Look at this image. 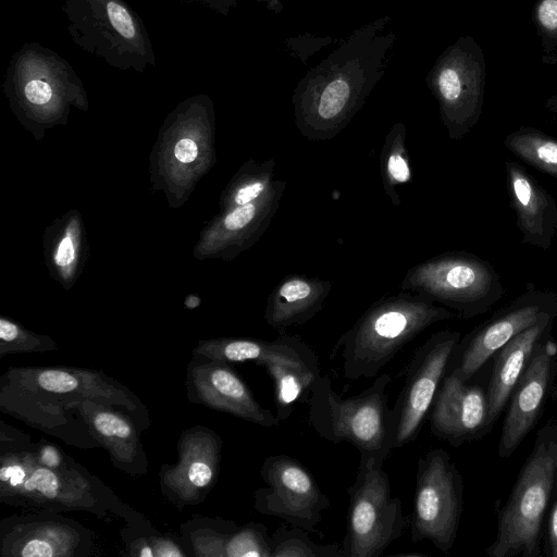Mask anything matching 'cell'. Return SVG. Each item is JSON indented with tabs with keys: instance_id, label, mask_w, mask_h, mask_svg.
<instances>
[{
	"instance_id": "6da1fadb",
	"label": "cell",
	"mask_w": 557,
	"mask_h": 557,
	"mask_svg": "<svg viewBox=\"0 0 557 557\" xmlns=\"http://www.w3.org/2000/svg\"><path fill=\"white\" fill-rule=\"evenodd\" d=\"M89 399L127 412L143 430L150 425L141 400L97 370L12 367L0 377L1 412L82 448L100 447L77 414L78 406Z\"/></svg>"
},
{
	"instance_id": "7a4b0ae2",
	"label": "cell",
	"mask_w": 557,
	"mask_h": 557,
	"mask_svg": "<svg viewBox=\"0 0 557 557\" xmlns=\"http://www.w3.org/2000/svg\"><path fill=\"white\" fill-rule=\"evenodd\" d=\"M389 21L382 16L357 28L300 78L292 95L300 135L330 140L362 109L386 72L396 40Z\"/></svg>"
},
{
	"instance_id": "3957f363",
	"label": "cell",
	"mask_w": 557,
	"mask_h": 557,
	"mask_svg": "<svg viewBox=\"0 0 557 557\" xmlns=\"http://www.w3.org/2000/svg\"><path fill=\"white\" fill-rule=\"evenodd\" d=\"M458 318L424 295L400 290L375 300L337 339L343 375L348 380L370 379L413 338L431 325Z\"/></svg>"
},
{
	"instance_id": "277c9868",
	"label": "cell",
	"mask_w": 557,
	"mask_h": 557,
	"mask_svg": "<svg viewBox=\"0 0 557 557\" xmlns=\"http://www.w3.org/2000/svg\"><path fill=\"white\" fill-rule=\"evenodd\" d=\"M35 443L0 449V502L53 512L87 511L123 517L126 506L113 491L76 461L62 470L40 465Z\"/></svg>"
},
{
	"instance_id": "5b68a950",
	"label": "cell",
	"mask_w": 557,
	"mask_h": 557,
	"mask_svg": "<svg viewBox=\"0 0 557 557\" xmlns=\"http://www.w3.org/2000/svg\"><path fill=\"white\" fill-rule=\"evenodd\" d=\"M557 490V421L539 430L534 445L498 515L490 557H536L543 523Z\"/></svg>"
},
{
	"instance_id": "8992f818",
	"label": "cell",
	"mask_w": 557,
	"mask_h": 557,
	"mask_svg": "<svg viewBox=\"0 0 557 557\" xmlns=\"http://www.w3.org/2000/svg\"><path fill=\"white\" fill-rule=\"evenodd\" d=\"M389 373L380 374L361 393L341 397L326 374L313 383L309 395L308 421L322 438L339 444L347 442L360 455L384 462L392 453L388 446L389 412L387 387Z\"/></svg>"
},
{
	"instance_id": "52a82bcc",
	"label": "cell",
	"mask_w": 557,
	"mask_h": 557,
	"mask_svg": "<svg viewBox=\"0 0 557 557\" xmlns=\"http://www.w3.org/2000/svg\"><path fill=\"white\" fill-rule=\"evenodd\" d=\"M76 47L113 69L144 73L156 55L141 17L125 0H63Z\"/></svg>"
},
{
	"instance_id": "ba28073f",
	"label": "cell",
	"mask_w": 557,
	"mask_h": 557,
	"mask_svg": "<svg viewBox=\"0 0 557 557\" xmlns=\"http://www.w3.org/2000/svg\"><path fill=\"white\" fill-rule=\"evenodd\" d=\"M399 288L424 295L463 319L486 313L505 295L493 264L462 250L444 252L412 265Z\"/></svg>"
},
{
	"instance_id": "9c48e42d",
	"label": "cell",
	"mask_w": 557,
	"mask_h": 557,
	"mask_svg": "<svg viewBox=\"0 0 557 557\" xmlns=\"http://www.w3.org/2000/svg\"><path fill=\"white\" fill-rule=\"evenodd\" d=\"M381 460L360 455L355 482L348 488L344 557H380L406 528L401 500L393 497Z\"/></svg>"
},
{
	"instance_id": "30bf717a",
	"label": "cell",
	"mask_w": 557,
	"mask_h": 557,
	"mask_svg": "<svg viewBox=\"0 0 557 557\" xmlns=\"http://www.w3.org/2000/svg\"><path fill=\"white\" fill-rule=\"evenodd\" d=\"M425 82L449 139L460 140L482 114L486 63L481 46L470 35L458 37L437 57Z\"/></svg>"
},
{
	"instance_id": "8fae6325",
	"label": "cell",
	"mask_w": 557,
	"mask_h": 557,
	"mask_svg": "<svg viewBox=\"0 0 557 557\" xmlns=\"http://www.w3.org/2000/svg\"><path fill=\"white\" fill-rule=\"evenodd\" d=\"M463 507L462 478L449 454L431 449L417 465L410 534L447 554L457 537Z\"/></svg>"
},
{
	"instance_id": "7c38bea8",
	"label": "cell",
	"mask_w": 557,
	"mask_h": 557,
	"mask_svg": "<svg viewBox=\"0 0 557 557\" xmlns=\"http://www.w3.org/2000/svg\"><path fill=\"white\" fill-rule=\"evenodd\" d=\"M460 339L458 331L442 330L433 333L414 351L405 383L389 412L391 450L408 445L418 437Z\"/></svg>"
},
{
	"instance_id": "4fadbf2b",
	"label": "cell",
	"mask_w": 557,
	"mask_h": 557,
	"mask_svg": "<svg viewBox=\"0 0 557 557\" xmlns=\"http://www.w3.org/2000/svg\"><path fill=\"white\" fill-rule=\"evenodd\" d=\"M548 315L557 317V294L528 288L460 339L446 373L470 381L504 345Z\"/></svg>"
},
{
	"instance_id": "5bb4252c",
	"label": "cell",
	"mask_w": 557,
	"mask_h": 557,
	"mask_svg": "<svg viewBox=\"0 0 557 557\" xmlns=\"http://www.w3.org/2000/svg\"><path fill=\"white\" fill-rule=\"evenodd\" d=\"M260 474L267 486L253 493L256 510L317 532L322 512L331 503L311 472L299 460L278 454L263 460Z\"/></svg>"
},
{
	"instance_id": "9a60e30c",
	"label": "cell",
	"mask_w": 557,
	"mask_h": 557,
	"mask_svg": "<svg viewBox=\"0 0 557 557\" xmlns=\"http://www.w3.org/2000/svg\"><path fill=\"white\" fill-rule=\"evenodd\" d=\"M4 90L33 110L57 103L81 102L85 91L73 66L38 42H25L13 53L5 71Z\"/></svg>"
},
{
	"instance_id": "2e32d148",
	"label": "cell",
	"mask_w": 557,
	"mask_h": 557,
	"mask_svg": "<svg viewBox=\"0 0 557 557\" xmlns=\"http://www.w3.org/2000/svg\"><path fill=\"white\" fill-rule=\"evenodd\" d=\"M94 533L61 515L39 510L0 521L1 557H87Z\"/></svg>"
},
{
	"instance_id": "e0dca14e",
	"label": "cell",
	"mask_w": 557,
	"mask_h": 557,
	"mask_svg": "<svg viewBox=\"0 0 557 557\" xmlns=\"http://www.w3.org/2000/svg\"><path fill=\"white\" fill-rule=\"evenodd\" d=\"M221 451L222 440L213 430L202 425L185 430L177 443V462L160 469L163 496L180 510L201 504L218 481Z\"/></svg>"
},
{
	"instance_id": "ac0fdd59",
	"label": "cell",
	"mask_w": 557,
	"mask_h": 557,
	"mask_svg": "<svg viewBox=\"0 0 557 557\" xmlns=\"http://www.w3.org/2000/svg\"><path fill=\"white\" fill-rule=\"evenodd\" d=\"M189 403L232 414L264 428H275L281 420L255 398L248 385L228 362L191 358L186 369Z\"/></svg>"
},
{
	"instance_id": "d6986e66",
	"label": "cell",
	"mask_w": 557,
	"mask_h": 557,
	"mask_svg": "<svg viewBox=\"0 0 557 557\" xmlns=\"http://www.w3.org/2000/svg\"><path fill=\"white\" fill-rule=\"evenodd\" d=\"M557 360L550 334L537 346L509 397L498 444V456H511L536 423L549 393Z\"/></svg>"
},
{
	"instance_id": "ffe728a7",
	"label": "cell",
	"mask_w": 557,
	"mask_h": 557,
	"mask_svg": "<svg viewBox=\"0 0 557 557\" xmlns=\"http://www.w3.org/2000/svg\"><path fill=\"white\" fill-rule=\"evenodd\" d=\"M469 382L445 373L431 407L432 434L455 447L486 433V392Z\"/></svg>"
},
{
	"instance_id": "44dd1931",
	"label": "cell",
	"mask_w": 557,
	"mask_h": 557,
	"mask_svg": "<svg viewBox=\"0 0 557 557\" xmlns=\"http://www.w3.org/2000/svg\"><path fill=\"white\" fill-rule=\"evenodd\" d=\"M81 421L110 456L119 470L140 475L148 472V458L140 440L143 431L127 412L95 400H85L77 408Z\"/></svg>"
},
{
	"instance_id": "7402d4cb",
	"label": "cell",
	"mask_w": 557,
	"mask_h": 557,
	"mask_svg": "<svg viewBox=\"0 0 557 557\" xmlns=\"http://www.w3.org/2000/svg\"><path fill=\"white\" fill-rule=\"evenodd\" d=\"M510 207L517 216L521 242L547 250L557 233V203L519 163L505 162Z\"/></svg>"
},
{
	"instance_id": "603a6c76",
	"label": "cell",
	"mask_w": 557,
	"mask_h": 557,
	"mask_svg": "<svg viewBox=\"0 0 557 557\" xmlns=\"http://www.w3.org/2000/svg\"><path fill=\"white\" fill-rule=\"evenodd\" d=\"M191 355L228 363L252 361L262 367L282 363L320 369L314 350L299 336L287 334H281L273 341L235 337L203 341Z\"/></svg>"
},
{
	"instance_id": "cb8c5ba5",
	"label": "cell",
	"mask_w": 557,
	"mask_h": 557,
	"mask_svg": "<svg viewBox=\"0 0 557 557\" xmlns=\"http://www.w3.org/2000/svg\"><path fill=\"white\" fill-rule=\"evenodd\" d=\"M557 317L548 315L516 335L495 355L486 389V432L493 426L509 400L537 346L550 334Z\"/></svg>"
},
{
	"instance_id": "d4e9b609",
	"label": "cell",
	"mask_w": 557,
	"mask_h": 557,
	"mask_svg": "<svg viewBox=\"0 0 557 557\" xmlns=\"http://www.w3.org/2000/svg\"><path fill=\"white\" fill-rule=\"evenodd\" d=\"M332 282L305 274H288L272 289L267 299L264 320L280 332L310 321L323 308Z\"/></svg>"
},
{
	"instance_id": "484cf974",
	"label": "cell",
	"mask_w": 557,
	"mask_h": 557,
	"mask_svg": "<svg viewBox=\"0 0 557 557\" xmlns=\"http://www.w3.org/2000/svg\"><path fill=\"white\" fill-rule=\"evenodd\" d=\"M380 174L386 196L395 207L401 203L397 188L411 181V166L407 149V127L396 122L387 132L381 153Z\"/></svg>"
},
{
	"instance_id": "4316f807",
	"label": "cell",
	"mask_w": 557,
	"mask_h": 557,
	"mask_svg": "<svg viewBox=\"0 0 557 557\" xmlns=\"http://www.w3.org/2000/svg\"><path fill=\"white\" fill-rule=\"evenodd\" d=\"M273 382L276 417L286 420L297 401L309 394L313 383L321 375L320 369H309L282 363L263 367Z\"/></svg>"
},
{
	"instance_id": "83f0119b",
	"label": "cell",
	"mask_w": 557,
	"mask_h": 557,
	"mask_svg": "<svg viewBox=\"0 0 557 557\" xmlns=\"http://www.w3.org/2000/svg\"><path fill=\"white\" fill-rule=\"evenodd\" d=\"M504 145L529 165L557 176V138L541 129L521 126L505 137Z\"/></svg>"
},
{
	"instance_id": "f1b7e54d",
	"label": "cell",
	"mask_w": 557,
	"mask_h": 557,
	"mask_svg": "<svg viewBox=\"0 0 557 557\" xmlns=\"http://www.w3.org/2000/svg\"><path fill=\"white\" fill-rule=\"evenodd\" d=\"M234 521L197 518L182 524L184 546L196 557H225V549L238 529Z\"/></svg>"
},
{
	"instance_id": "f546056e",
	"label": "cell",
	"mask_w": 557,
	"mask_h": 557,
	"mask_svg": "<svg viewBox=\"0 0 557 557\" xmlns=\"http://www.w3.org/2000/svg\"><path fill=\"white\" fill-rule=\"evenodd\" d=\"M272 557H344L337 543L318 544L301 528L280 525L272 534Z\"/></svg>"
},
{
	"instance_id": "4dcf8cb0",
	"label": "cell",
	"mask_w": 557,
	"mask_h": 557,
	"mask_svg": "<svg viewBox=\"0 0 557 557\" xmlns=\"http://www.w3.org/2000/svg\"><path fill=\"white\" fill-rule=\"evenodd\" d=\"M274 159L251 161L244 169L239 183L234 187L232 205L235 207L253 202L263 197L275 184Z\"/></svg>"
},
{
	"instance_id": "1f68e13d",
	"label": "cell",
	"mask_w": 557,
	"mask_h": 557,
	"mask_svg": "<svg viewBox=\"0 0 557 557\" xmlns=\"http://www.w3.org/2000/svg\"><path fill=\"white\" fill-rule=\"evenodd\" d=\"M225 557H272V541L265 525L247 522L230 539Z\"/></svg>"
},
{
	"instance_id": "d6a6232c",
	"label": "cell",
	"mask_w": 557,
	"mask_h": 557,
	"mask_svg": "<svg viewBox=\"0 0 557 557\" xmlns=\"http://www.w3.org/2000/svg\"><path fill=\"white\" fill-rule=\"evenodd\" d=\"M57 348L55 343L45 336L30 334L4 318L0 319V357L21 352H44Z\"/></svg>"
},
{
	"instance_id": "836d02e7",
	"label": "cell",
	"mask_w": 557,
	"mask_h": 557,
	"mask_svg": "<svg viewBox=\"0 0 557 557\" xmlns=\"http://www.w3.org/2000/svg\"><path fill=\"white\" fill-rule=\"evenodd\" d=\"M533 22L540 38L542 61L557 63V0H536L533 8Z\"/></svg>"
},
{
	"instance_id": "e575fe53",
	"label": "cell",
	"mask_w": 557,
	"mask_h": 557,
	"mask_svg": "<svg viewBox=\"0 0 557 557\" xmlns=\"http://www.w3.org/2000/svg\"><path fill=\"white\" fill-rule=\"evenodd\" d=\"M35 454L40 465L54 470L65 469L75 462L62 449L45 440L36 444Z\"/></svg>"
},
{
	"instance_id": "d590c367",
	"label": "cell",
	"mask_w": 557,
	"mask_h": 557,
	"mask_svg": "<svg viewBox=\"0 0 557 557\" xmlns=\"http://www.w3.org/2000/svg\"><path fill=\"white\" fill-rule=\"evenodd\" d=\"M153 547L156 557H188L189 553L185 550L182 544L169 534L158 532L148 535Z\"/></svg>"
},
{
	"instance_id": "8d00e7d4",
	"label": "cell",
	"mask_w": 557,
	"mask_h": 557,
	"mask_svg": "<svg viewBox=\"0 0 557 557\" xmlns=\"http://www.w3.org/2000/svg\"><path fill=\"white\" fill-rule=\"evenodd\" d=\"M544 554L549 557H557V495L547 512Z\"/></svg>"
},
{
	"instance_id": "74e56055",
	"label": "cell",
	"mask_w": 557,
	"mask_h": 557,
	"mask_svg": "<svg viewBox=\"0 0 557 557\" xmlns=\"http://www.w3.org/2000/svg\"><path fill=\"white\" fill-rule=\"evenodd\" d=\"M126 554L136 557H156L153 547L149 541L148 535H139L138 537L125 540Z\"/></svg>"
},
{
	"instance_id": "f35d334b",
	"label": "cell",
	"mask_w": 557,
	"mask_h": 557,
	"mask_svg": "<svg viewBox=\"0 0 557 557\" xmlns=\"http://www.w3.org/2000/svg\"><path fill=\"white\" fill-rule=\"evenodd\" d=\"M197 145L189 138H183L175 145L174 156L181 162L189 163L197 158Z\"/></svg>"
},
{
	"instance_id": "ab89813d",
	"label": "cell",
	"mask_w": 557,
	"mask_h": 557,
	"mask_svg": "<svg viewBox=\"0 0 557 557\" xmlns=\"http://www.w3.org/2000/svg\"><path fill=\"white\" fill-rule=\"evenodd\" d=\"M75 256V249L70 235H66L59 244L55 255V262L61 267L72 263Z\"/></svg>"
},
{
	"instance_id": "60d3db41",
	"label": "cell",
	"mask_w": 557,
	"mask_h": 557,
	"mask_svg": "<svg viewBox=\"0 0 557 557\" xmlns=\"http://www.w3.org/2000/svg\"><path fill=\"white\" fill-rule=\"evenodd\" d=\"M184 2H197L207 5L213 12L227 16L232 9L237 5L238 0H181Z\"/></svg>"
},
{
	"instance_id": "b9f144b4",
	"label": "cell",
	"mask_w": 557,
	"mask_h": 557,
	"mask_svg": "<svg viewBox=\"0 0 557 557\" xmlns=\"http://www.w3.org/2000/svg\"><path fill=\"white\" fill-rule=\"evenodd\" d=\"M545 108L557 115V94L553 95L550 98L547 99L545 103Z\"/></svg>"
},
{
	"instance_id": "7bdbcfd3",
	"label": "cell",
	"mask_w": 557,
	"mask_h": 557,
	"mask_svg": "<svg viewBox=\"0 0 557 557\" xmlns=\"http://www.w3.org/2000/svg\"><path fill=\"white\" fill-rule=\"evenodd\" d=\"M257 1H259V2H262V1L267 2L268 7L271 8V10L277 9V12H280L281 9H282V4L280 2H274L273 0H257Z\"/></svg>"
},
{
	"instance_id": "ee69618b",
	"label": "cell",
	"mask_w": 557,
	"mask_h": 557,
	"mask_svg": "<svg viewBox=\"0 0 557 557\" xmlns=\"http://www.w3.org/2000/svg\"><path fill=\"white\" fill-rule=\"evenodd\" d=\"M555 395H556V397H557V387H556V391H555Z\"/></svg>"
}]
</instances>
